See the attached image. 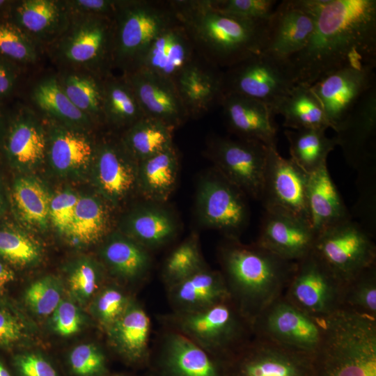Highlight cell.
Listing matches in <instances>:
<instances>
[{
	"mask_svg": "<svg viewBox=\"0 0 376 376\" xmlns=\"http://www.w3.org/2000/svg\"><path fill=\"white\" fill-rule=\"evenodd\" d=\"M2 211H3V200H2V197H1V194L0 191V215L2 213Z\"/></svg>",
	"mask_w": 376,
	"mask_h": 376,
	"instance_id": "62",
	"label": "cell"
},
{
	"mask_svg": "<svg viewBox=\"0 0 376 376\" xmlns=\"http://www.w3.org/2000/svg\"><path fill=\"white\" fill-rule=\"evenodd\" d=\"M268 146L244 139L215 136L207 154L215 169L246 196L260 200Z\"/></svg>",
	"mask_w": 376,
	"mask_h": 376,
	"instance_id": "13",
	"label": "cell"
},
{
	"mask_svg": "<svg viewBox=\"0 0 376 376\" xmlns=\"http://www.w3.org/2000/svg\"><path fill=\"white\" fill-rule=\"evenodd\" d=\"M325 131L316 128L284 131L290 159L307 174L327 164L328 155L337 146L335 136L329 138Z\"/></svg>",
	"mask_w": 376,
	"mask_h": 376,
	"instance_id": "36",
	"label": "cell"
},
{
	"mask_svg": "<svg viewBox=\"0 0 376 376\" xmlns=\"http://www.w3.org/2000/svg\"><path fill=\"white\" fill-rule=\"evenodd\" d=\"M13 3V1L0 0V15L6 13L10 15Z\"/></svg>",
	"mask_w": 376,
	"mask_h": 376,
	"instance_id": "60",
	"label": "cell"
},
{
	"mask_svg": "<svg viewBox=\"0 0 376 376\" xmlns=\"http://www.w3.org/2000/svg\"><path fill=\"white\" fill-rule=\"evenodd\" d=\"M222 275L231 301L251 324L283 295L296 262L283 259L257 242L226 239L219 251Z\"/></svg>",
	"mask_w": 376,
	"mask_h": 376,
	"instance_id": "3",
	"label": "cell"
},
{
	"mask_svg": "<svg viewBox=\"0 0 376 376\" xmlns=\"http://www.w3.org/2000/svg\"><path fill=\"white\" fill-rule=\"evenodd\" d=\"M179 172L177 150L169 148L138 162L137 187L148 202H166L174 191Z\"/></svg>",
	"mask_w": 376,
	"mask_h": 376,
	"instance_id": "30",
	"label": "cell"
},
{
	"mask_svg": "<svg viewBox=\"0 0 376 376\" xmlns=\"http://www.w3.org/2000/svg\"><path fill=\"white\" fill-rule=\"evenodd\" d=\"M234 354L237 376H313V354L256 336Z\"/></svg>",
	"mask_w": 376,
	"mask_h": 376,
	"instance_id": "16",
	"label": "cell"
},
{
	"mask_svg": "<svg viewBox=\"0 0 376 376\" xmlns=\"http://www.w3.org/2000/svg\"><path fill=\"white\" fill-rule=\"evenodd\" d=\"M315 238L308 221L285 211L267 209L256 242L283 259L297 262L313 250Z\"/></svg>",
	"mask_w": 376,
	"mask_h": 376,
	"instance_id": "19",
	"label": "cell"
},
{
	"mask_svg": "<svg viewBox=\"0 0 376 376\" xmlns=\"http://www.w3.org/2000/svg\"><path fill=\"white\" fill-rule=\"evenodd\" d=\"M163 361L170 376H221L210 353L179 332L163 344Z\"/></svg>",
	"mask_w": 376,
	"mask_h": 376,
	"instance_id": "32",
	"label": "cell"
},
{
	"mask_svg": "<svg viewBox=\"0 0 376 376\" xmlns=\"http://www.w3.org/2000/svg\"><path fill=\"white\" fill-rule=\"evenodd\" d=\"M83 318L77 306L71 301H61L52 314L53 330L62 336L77 334L81 328Z\"/></svg>",
	"mask_w": 376,
	"mask_h": 376,
	"instance_id": "54",
	"label": "cell"
},
{
	"mask_svg": "<svg viewBox=\"0 0 376 376\" xmlns=\"http://www.w3.org/2000/svg\"><path fill=\"white\" fill-rule=\"evenodd\" d=\"M0 58L20 63L38 58L36 43L10 21H0Z\"/></svg>",
	"mask_w": 376,
	"mask_h": 376,
	"instance_id": "45",
	"label": "cell"
},
{
	"mask_svg": "<svg viewBox=\"0 0 376 376\" xmlns=\"http://www.w3.org/2000/svg\"><path fill=\"white\" fill-rule=\"evenodd\" d=\"M170 3L198 54L221 69L263 52L266 46L269 20L256 22L224 14L210 0Z\"/></svg>",
	"mask_w": 376,
	"mask_h": 376,
	"instance_id": "2",
	"label": "cell"
},
{
	"mask_svg": "<svg viewBox=\"0 0 376 376\" xmlns=\"http://www.w3.org/2000/svg\"><path fill=\"white\" fill-rule=\"evenodd\" d=\"M306 203L310 224L316 235L332 225L352 218L327 164L308 174Z\"/></svg>",
	"mask_w": 376,
	"mask_h": 376,
	"instance_id": "26",
	"label": "cell"
},
{
	"mask_svg": "<svg viewBox=\"0 0 376 376\" xmlns=\"http://www.w3.org/2000/svg\"><path fill=\"white\" fill-rule=\"evenodd\" d=\"M150 330L148 315L141 305L132 299L121 316L107 328L112 346L132 361L146 356Z\"/></svg>",
	"mask_w": 376,
	"mask_h": 376,
	"instance_id": "33",
	"label": "cell"
},
{
	"mask_svg": "<svg viewBox=\"0 0 376 376\" xmlns=\"http://www.w3.org/2000/svg\"><path fill=\"white\" fill-rule=\"evenodd\" d=\"M132 88L146 116L174 130L189 118L171 80L143 70L123 74Z\"/></svg>",
	"mask_w": 376,
	"mask_h": 376,
	"instance_id": "22",
	"label": "cell"
},
{
	"mask_svg": "<svg viewBox=\"0 0 376 376\" xmlns=\"http://www.w3.org/2000/svg\"><path fill=\"white\" fill-rule=\"evenodd\" d=\"M15 84V74L6 60L0 58V97L8 95Z\"/></svg>",
	"mask_w": 376,
	"mask_h": 376,
	"instance_id": "58",
	"label": "cell"
},
{
	"mask_svg": "<svg viewBox=\"0 0 376 376\" xmlns=\"http://www.w3.org/2000/svg\"><path fill=\"white\" fill-rule=\"evenodd\" d=\"M375 69V67L340 69L311 86L322 107L330 128L335 132L366 93L376 85Z\"/></svg>",
	"mask_w": 376,
	"mask_h": 376,
	"instance_id": "15",
	"label": "cell"
},
{
	"mask_svg": "<svg viewBox=\"0 0 376 376\" xmlns=\"http://www.w3.org/2000/svg\"><path fill=\"white\" fill-rule=\"evenodd\" d=\"M38 244L26 235L12 230H0V256L17 266L36 263L40 257Z\"/></svg>",
	"mask_w": 376,
	"mask_h": 376,
	"instance_id": "47",
	"label": "cell"
},
{
	"mask_svg": "<svg viewBox=\"0 0 376 376\" xmlns=\"http://www.w3.org/2000/svg\"><path fill=\"white\" fill-rule=\"evenodd\" d=\"M130 300L120 288L109 285L96 296L93 311L97 320L107 329L125 312Z\"/></svg>",
	"mask_w": 376,
	"mask_h": 376,
	"instance_id": "51",
	"label": "cell"
},
{
	"mask_svg": "<svg viewBox=\"0 0 376 376\" xmlns=\"http://www.w3.org/2000/svg\"><path fill=\"white\" fill-rule=\"evenodd\" d=\"M58 79L64 93L78 109L91 120L103 119L104 77L72 70Z\"/></svg>",
	"mask_w": 376,
	"mask_h": 376,
	"instance_id": "41",
	"label": "cell"
},
{
	"mask_svg": "<svg viewBox=\"0 0 376 376\" xmlns=\"http://www.w3.org/2000/svg\"><path fill=\"white\" fill-rule=\"evenodd\" d=\"M101 280L97 266L91 260H80L72 269L68 279L70 291L80 304L90 300L95 294Z\"/></svg>",
	"mask_w": 376,
	"mask_h": 376,
	"instance_id": "50",
	"label": "cell"
},
{
	"mask_svg": "<svg viewBox=\"0 0 376 376\" xmlns=\"http://www.w3.org/2000/svg\"><path fill=\"white\" fill-rule=\"evenodd\" d=\"M315 28L288 61L296 84L312 86L347 68L376 66L375 0H309Z\"/></svg>",
	"mask_w": 376,
	"mask_h": 376,
	"instance_id": "1",
	"label": "cell"
},
{
	"mask_svg": "<svg viewBox=\"0 0 376 376\" xmlns=\"http://www.w3.org/2000/svg\"><path fill=\"white\" fill-rule=\"evenodd\" d=\"M175 19L170 1H117L113 68L123 74L134 70L149 45Z\"/></svg>",
	"mask_w": 376,
	"mask_h": 376,
	"instance_id": "5",
	"label": "cell"
},
{
	"mask_svg": "<svg viewBox=\"0 0 376 376\" xmlns=\"http://www.w3.org/2000/svg\"><path fill=\"white\" fill-rule=\"evenodd\" d=\"M174 84L189 118H197L220 104L223 70L199 56L175 79Z\"/></svg>",
	"mask_w": 376,
	"mask_h": 376,
	"instance_id": "24",
	"label": "cell"
},
{
	"mask_svg": "<svg viewBox=\"0 0 376 376\" xmlns=\"http://www.w3.org/2000/svg\"><path fill=\"white\" fill-rule=\"evenodd\" d=\"M357 171L359 196L354 210L361 219L360 224L373 235L376 226V164L367 165Z\"/></svg>",
	"mask_w": 376,
	"mask_h": 376,
	"instance_id": "48",
	"label": "cell"
},
{
	"mask_svg": "<svg viewBox=\"0 0 376 376\" xmlns=\"http://www.w3.org/2000/svg\"><path fill=\"white\" fill-rule=\"evenodd\" d=\"M29 329L25 322L6 309L0 308V345L10 347L26 340Z\"/></svg>",
	"mask_w": 376,
	"mask_h": 376,
	"instance_id": "55",
	"label": "cell"
},
{
	"mask_svg": "<svg viewBox=\"0 0 376 376\" xmlns=\"http://www.w3.org/2000/svg\"><path fill=\"white\" fill-rule=\"evenodd\" d=\"M313 251L343 284L376 265L373 235L352 218L320 232Z\"/></svg>",
	"mask_w": 376,
	"mask_h": 376,
	"instance_id": "8",
	"label": "cell"
},
{
	"mask_svg": "<svg viewBox=\"0 0 376 376\" xmlns=\"http://www.w3.org/2000/svg\"><path fill=\"white\" fill-rule=\"evenodd\" d=\"M173 130L163 122L145 116L125 130L121 140L139 162L173 146Z\"/></svg>",
	"mask_w": 376,
	"mask_h": 376,
	"instance_id": "39",
	"label": "cell"
},
{
	"mask_svg": "<svg viewBox=\"0 0 376 376\" xmlns=\"http://www.w3.org/2000/svg\"><path fill=\"white\" fill-rule=\"evenodd\" d=\"M118 376H121V375H118Z\"/></svg>",
	"mask_w": 376,
	"mask_h": 376,
	"instance_id": "63",
	"label": "cell"
},
{
	"mask_svg": "<svg viewBox=\"0 0 376 376\" xmlns=\"http://www.w3.org/2000/svg\"><path fill=\"white\" fill-rule=\"evenodd\" d=\"M15 206L26 223L45 228L49 219L50 196L45 188L36 179L21 178L13 189Z\"/></svg>",
	"mask_w": 376,
	"mask_h": 376,
	"instance_id": "42",
	"label": "cell"
},
{
	"mask_svg": "<svg viewBox=\"0 0 376 376\" xmlns=\"http://www.w3.org/2000/svg\"><path fill=\"white\" fill-rule=\"evenodd\" d=\"M246 196L215 169L198 186L196 205L200 221L222 233L226 239L239 240L249 222Z\"/></svg>",
	"mask_w": 376,
	"mask_h": 376,
	"instance_id": "11",
	"label": "cell"
},
{
	"mask_svg": "<svg viewBox=\"0 0 376 376\" xmlns=\"http://www.w3.org/2000/svg\"><path fill=\"white\" fill-rule=\"evenodd\" d=\"M219 11L237 18L262 22L267 21L276 5L275 0H210Z\"/></svg>",
	"mask_w": 376,
	"mask_h": 376,
	"instance_id": "49",
	"label": "cell"
},
{
	"mask_svg": "<svg viewBox=\"0 0 376 376\" xmlns=\"http://www.w3.org/2000/svg\"><path fill=\"white\" fill-rule=\"evenodd\" d=\"M32 97L41 111L68 127L82 128L92 121L72 104L56 77H46L38 82L33 90Z\"/></svg>",
	"mask_w": 376,
	"mask_h": 376,
	"instance_id": "38",
	"label": "cell"
},
{
	"mask_svg": "<svg viewBox=\"0 0 376 376\" xmlns=\"http://www.w3.org/2000/svg\"><path fill=\"white\" fill-rule=\"evenodd\" d=\"M22 109L10 125L6 149L14 164L22 168H31L44 159L47 141L35 115L28 109Z\"/></svg>",
	"mask_w": 376,
	"mask_h": 376,
	"instance_id": "29",
	"label": "cell"
},
{
	"mask_svg": "<svg viewBox=\"0 0 376 376\" xmlns=\"http://www.w3.org/2000/svg\"><path fill=\"white\" fill-rule=\"evenodd\" d=\"M102 111L109 124L126 130L146 116L126 78L111 74L104 79Z\"/></svg>",
	"mask_w": 376,
	"mask_h": 376,
	"instance_id": "37",
	"label": "cell"
},
{
	"mask_svg": "<svg viewBox=\"0 0 376 376\" xmlns=\"http://www.w3.org/2000/svg\"><path fill=\"white\" fill-rule=\"evenodd\" d=\"M109 225L110 217L104 204L95 197L81 196L65 235L75 244L90 245L106 235Z\"/></svg>",
	"mask_w": 376,
	"mask_h": 376,
	"instance_id": "40",
	"label": "cell"
},
{
	"mask_svg": "<svg viewBox=\"0 0 376 376\" xmlns=\"http://www.w3.org/2000/svg\"><path fill=\"white\" fill-rule=\"evenodd\" d=\"M95 146L77 129L54 123L50 130L48 154L53 168L70 173L86 168L92 162Z\"/></svg>",
	"mask_w": 376,
	"mask_h": 376,
	"instance_id": "31",
	"label": "cell"
},
{
	"mask_svg": "<svg viewBox=\"0 0 376 376\" xmlns=\"http://www.w3.org/2000/svg\"><path fill=\"white\" fill-rule=\"evenodd\" d=\"M253 336L297 351L313 354L323 332V318L294 306L281 295L252 322Z\"/></svg>",
	"mask_w": 376,
	"mask_h": 376,
	"instance_id": "12",
	"label": "cell"
},
{
	"mask_svg": "<svg viewBox=\"0 0 376 376\" xmlns=\"http://www.w3.org/2000/svg\"><path fill=\"white\" fill-rule=\"evenodd\" d=\"M199 56L176 18L149 45L134 70H143L174 83L179 75Z\"/></svg>",
	"mask_w": 376,
	"mask_h": 376,
	"instance_id": "21",
	"label": "cell"
},
{
	"mask_svg": "<svg viewBox=\"0 0 376 376\" xmlns=\"http://www.w3.org/2000/svg\"><path fill=\"white\" fill-rule=\"evenodd\" d=\"M10 15V21L36 43L54 42L70 21L65 2L55 0L14 2Z\"/></svg>",
	"mask_w": 376,
	"mask_h": 376,
	"instance_id": "25",
	"label": "cell"
},
{
	"mask_svg": "<svg viewBox=\"0 0 376 376\" xmlns=\"http://www.w3.org/2000/svg\"><path fill=\"white\" fill-rule=\"evenodd\" d=\"M68 25L54 42L63 65L102 77L113 68V19L104 15H69Z\"/></svg>",
	"mask_w": 376,
	"mask_h": 376,
	"instance_id": "6",
	"label": "cell"
},
{
	"mask_svg": "<svg viewBox=\"0 0 376 376\" xmlns=\"http://www.w3.org/2000/svg\"><path fill=\"white\" fill-rule=\"evenodd\" d=\"M271 110L274 115L282 116L283 125L290 130L330 128L322 107L309 86L296 84Z\"/></svg>",
	"mask_w": 376,
	"mask_h": 376,
	"instance_id": "35",
	"label": "cell"
},
{
	"mask_svg": "<svg viewBox=\"0 0 376 376\" xmlns=\"http://www.w3.org/2000/svg\"><path fill=\"white\" fill-rule=\"evenodd\" d=\"M79 196L70 190L58 192L50 199L49 216L57 230L64 234L72 223Z\"/></svg>",
	"mask_w": 376,
	"mask_h": 376,
	"instance_id": "53",
	"label": "cell"
},
{
	"mask_svg": "<svg viewBox=\"0 0 376 376\" xmlns=\"http://www.w3.org/2000/svg\"><path fill=\"white\" fill-rule=\"evenodd\" d=\"M347 163L357 169L376 164V85L361 97L336 132Z\"/></svg>",
	"mask_w": 376,
	"mask_h": 376,
	"instance_id": "18",
	"label": "cell"
},
{
	"mask_svg": "<svg viewBox=\"0 0 376 376\" xmlns=\"http://www.w3.org/2000/svg\"><path fill=\"white\" fill-rule=\"evenodd\" d=\"M308 174L276 147H268L260 200L265 210L289 212L310 224L306 203Z\"/></svg>",
	"mask_w": 376,
	"mask_h": 376,
	"instance_id": "14",
	"label": "cell"
},
{
	"mask_svg": "<svg viewBox=\"0 0 376 376\" xmlns=\"http://www.w3.org/2000/svg\"><path fill=\"white\" fill-rule=\"evenodd\" d=\"M14 280L15 273L13 271L0 261V295Z\"/></svg>",
	"mask_w": 376,
	"mask_h": 376,
	"instance_id": "59",
	"label": "cell"
},
{
	"mask_svg": "<svg viewBox=\"0 0 376 376\" xmlns=\"http://www.w3.org/2000/svg\"><path fill=\"white\" fill-rule=\"evenodd\" d=\"M169 289L170 300L176 312L199 311L230 299L221 272L207 267Z\"/></svg>",
	"mask_w": 376,
	"mask_h": 376,
	"instance_id": "28",
	"label": "cell"
},
{
	"mask_svg": "<svg viewBox=\"0 0 376 376\" xmlns=\"http://www.w3.org/2000/svg\"><path fill=\"white\" fill-rule=\"evenodd\" d=\"M173 322L179 333L209 353L234 354L254 336L252 324L230 299L199 311L176 312Z\"/></svg>",
	"mask_w": 376,
	"mask_h": 376,
	"instance_id": "7",
	"label": "cell"
},
{
	"mask_svg": "<svg viewBox=\"0 0 376 376\" xmlns=\"http://www.w3.org/2000/svg\"><path fill=\"white\" fill-rule=\"evenodd\" d=\"M159 204L148 202L132 210L123 221L122 233L148 250L171 241L178 232L177 220Z\"/></svg>",
	"mask_w": 376,
	"mask_h": 376,
	"instance_id": "27",
	"label": "cell"
},
{
	"mask_svg": "<svg viewBox=\"0 0 376 376\" xmlns=\"http://www.w3.org/2000/svg\"><path fill=\"white\" fill-rule=\"evenodd\" d=\"M309 0H285L277 3L268 21V36L263 52L288 60L301 51L315 28Z\"/></svg>",
	"mask_w": 376,
	"mask_h": 376,
	"instance_id": "17",
	"label": "cell"
},
{
	"mask_svg": "<svg viewBox=\"0 0 376 376\" xmlns=\"http://www.w3.org/2000/svg\"><path fill=\"white\" fill-rule=\"evenodd\" d=\"M0 376H10L7 369L0 361Z\"/></svg>",
	"mask_w": 376,
	"mask_h": 376,
	"instance_id": "61",
	"label": "cell"
},
{
	"mask_svg": "<svg viewBox=\"0 0 376 376\" xmlns=\"http://www.w3.org/2000/svg\"><path fill=\"white\" fill-rule=\"evenodd\" d=\"M101 254L112 274L124 281L139 280L150 268L148 250L123 233L111 235Z\"/></svg>",
	"mask_w": 376,
	"mask_h": 376,
	"instance_id": "34",
	"label": "cell"
},
{
	"mask_svg": "<svg viewBox=\"0 0 376 376\" xmlns=\"http://www.w3.org/2000/svg\"><path fill=\"white\" fill-rule=\"evenodd\" d=\"M220 105L230 130L240 139L276 147V127L271 108L265 102L238 94L224 95Z\"/></svg>",
	"mask_w": 376,
	"mask_h": 376,
	"instance_id": "23",
	"label": "cell"
},
{
	"mask_svg": "<svg viewBox=\"0 0 376 376\" xmlns=\"http://www.w3.org/2000/svg\"><path fill=\"white\" fill-rule=\"evenodd\" d=\"M313 376H376V320L340 309L323 318Z\"/></svg>",
	"mask_w": 376,
	"mask_h": 376,
	"instance_id": "4",
	"label": "cell"
},
{
	"mask_svg": "<svg viewBox=\"0 0 376 376\" xmlns=\"http://www.w3.org/2000/svg\"><path fill=\"white\" fill-rule=\"evenodd\" d=\"M97 186L102 196L118 204L137 187L138 162L119 141H105L95 147Z\"/></svg>",
	"mask_w": 376,
	"mask_h": 376,
	"instance_id": "20",
	"label": "cell"
},
{
	"mask_svg": "<svg viewBox=\"0 0 376 376\" xmlns=\"http://www.w3.org/2000/svg\"><path fill=\"white\" fill-rule=\"evenodd\" d=\"M15 365L21 376H58L52 365L36 353H25L17 356Z\"/></svg>",
	"mask_w": 376,
	"mask_h": 376,
	"instance_id": "57",
	"label": "cell"
},
{
	"mask_svg": "<svg viewBox=\"0 0 376 376\" xmlns=\"http://www.w3.org/2000/svg\"><path fill=\"white\" fill-rule=\"evenodd\" d=\"M69 15H104L113 17L117 1L71 0L64 1Z\"/></svg>",
	"mask_w": 376,
	"mask_h": 376,
	"instance_id": "56",
	"label": "cell"
},
{
	"mask_svg": "<svg viewBox=\"0 0 376 376\" xmlns=\"http://www.w3.org/2000/svg\"><path fill=\"white\" fill-rule=\"evenodd\" d=\"M341 309L376 320V265L344 283Z\"/></svg>",
	"mask_w": 376,
	"mask_h": 376,
	"instance_id": "43",
	"label": "cell"
},
{
	"mask_svg": "<svg viewBox=\"0 0 376 376\" xmlns=\"http://www.w3.org/2000/svg\"><path fill=\"white\" fill-rule=\"evenodd\" d=\"M69 363L72 372L78 376H97L104 371L106 361L98 347L84 343L72 350Z\"/></svg>",
	"mask_w": 376,
	"mask_h": 376,
	"instance_id": "52",
	"label": "cell"
},
{
	"mask_svg": "<svg viewBox=\"0 0 376 376\" xmlns=\"http://www.w3.org/2000/svg\"><path fill=\"white\" fill-rule=\"evenodd\" d=\"M61 281L53 276H46L31 283L24 293L29 308L39 316L52 315L62 301Z\"/></svg>",
	"mask_w": 376,
	"mask_h": 376,
	"instance_id": "46",
	"label": "cell"
},
{
	"mask_svg": "<svg viewBox=\"0 0 376 376\" xmlns=\"http://www.w3.org/2000/svg\"><path fill=\"white\" fill-rule=\"evenodd\" d=\"M205 267L198 237L193 234L169 256L164 265L163 277L169 288Z\"/></svg>",
	"mask_w": 376,
	"mask_h": 376,
	"instance_id": "44",
	"label": "cell"
},
{
	"mask_svg": "<svg viewBox=\"0 0 376 376\" xmlns=\"http://www.w3.org/2000/svg\"><path fill=\"white\" fill-rule=\"evenodd\" d=\"M343 285L313 250L296 262L283 296L307 314L324 318L341 309Z\"/></svg>",
	"mask_w": 376,
	"mask_h": 376,
	"instance_id": "10",
	"label": "cell"
},
{
	"mask_svg": "<svg viewBox=\"0 0 376 376\" xmlns=\"http://www.w3.org/2000/svg\"><path fill=\"white\" fill-rule=\"evenodd\" d=\"M296 85L291 65L265 52L252 55L223 70V93L265 102L270 108Z\"/></svg>",
	"mask_w": 376,
	"mask_h": 376,
	"instance_id": "9",
	"label": "cell"
}]
</instances>
